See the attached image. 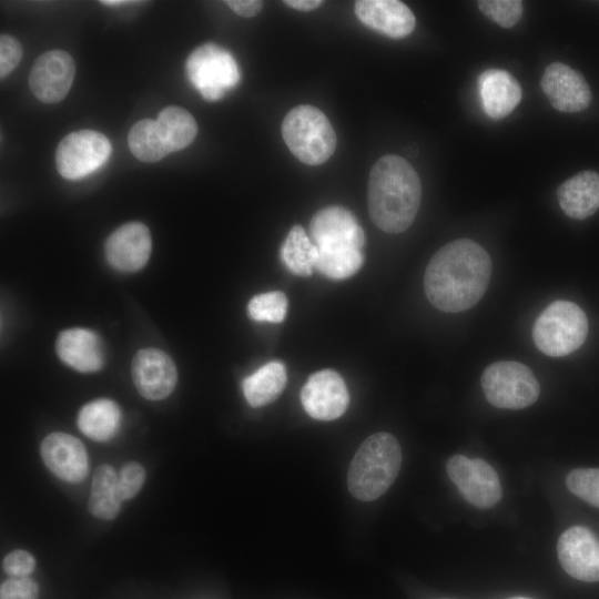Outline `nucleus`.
Wrapping results in <instances>:
<instances>
[{
	"mask_svg": "<svg viewBox=\"0 0 599 599\" xmlns=\"http://www.w3.org/2000/svg\"><path fill=\"white\" fill-rule=\"evenodd\" d=\"M75 74V64L70 53L49 50L33 63L29 85L33 95L43 103H57L68 94Z\"/></svg>",
	"mask_w": 599,
	"mask_h": 599,
	"instance_id": "11",
	"label": "nucleus"
},
{
	"mask_svg": "<svg viewBox=\"0 0 599 599\" xmlns=\"http://www.w3.org/2000/svg\"><path fill=\"white\" fill-rule=\"evenodd\" d=\"M131 372L138 392L151 400L167 397L177 380L173 361L166 353L156 348L139 351L133 357Z\"/></svg>",
	"mask_w": 599,
	"mask_h": 599,
	"instance_id": "15",
	"label": "nucleus"
},
{
	"mask_svg": "<svg viewBox=\"0 0 599 599\" xmlns=\"http://www.w3.org/2000/svg\"><path fill=\"white\" fill-rule=\"evenodd\" d=\"M111 152V143L104 134L94 130L74 131L57 146V170L67 180L82 179L101 167Z\"/></svg>",
	"mask_w": 599,
	"mask_h": 599,
	"instance_id": "8",
	"label": "nucleus"
},
{
	"mask_svg": "<svg viewBox=\"0 0 599 599\" xmlns=\"http://www.w3.org/2000/svg\"><path fill=\"white\" fill-rule=\"evenodd\" d=\"M354 11L363 24L393 39L409 35L416 27L412 10L398 0H358Z\"/></svg>",
	"mask_w": 599,
	"mask_h": 599,
	"instance_id": "18",
	"label": "nucleus"
},
{
	"mask_svg": "<svg viewBox=\"0 0 599 599\" xmlns=\"http://www.w3.org/2000/svg\"><path fill=\"white\" fill-rule=\"evenodd\" d=\"M102 4L109 6V7H119L124 4H131V3H139L136 1H122V0H103L101 1Z\"/></svg>",
	"mask_w": 599,
	"mask_h": 599,
	"instance_id": "38",
	"label": "nucleus"
},
{
	"mask_svg": "<svg viewBox=\"0 0 599 599\" xmlns=\"http://www.w3.org/2000/svg\"><path fill=\"white\" fill-rule=\"evenodd\" d=\"M588 319L577 304L556 301L537 317L532 327L536 347L551 357H561L577 351L586 341Z\"/></svg>",
	"mask_w": 599,
	"mask_h": 599,
	"instance_id": "5",
	"label": "nucleus"
},
{
	"mask_svg": "<svg viewBox=\"0 0 599 599\" xmlns=\"http://www.w3.org/2000/svg\"><path fill=\"white\" fill-rule=\"evenodd\" d=\"M317 248L301 225H294L282 247L281 258L295 275L309 276L317 261Z\"/></svg>",
	"mask_w": 599,
	"mask_h": 599,
	"instance_id": "26",
	"label": "nucleus"
},
{
	"mask_svg": "<svg viewBox=\"0 0 599 599\" xmlns=\"http://www.w3.org/2000/svg\"><path fill=\"white\" fill-rule=\"evenodd\" d=\"M286 380L284 365L275 361L268 362L243 380V393L251 406H265L280 396Z\"/></svg>",
	"mask_w": 599,
	"mask_h": 599,
	"instance_id": "23",
	"label": "nucleus"
},
{
	"mask_svg": "<svg viewBox=\"0 0 599 599\" xmlns=\"http://www.w3.org/2000/svg\"><path fill=\"white\" fill-rule=\"evenodd\" d=\"M131 153L142 162H156L170 152L156 120L142 119L133 124L128 135Z\"/></svg>",
	"mask_w": 599,
	"mask_h": 599,
	"instance_id": "27",
	"label": "nucleus"
},
{
	"mask_svg": "<svg viewBox=\"0 0 599 599\" xmlns=\"http://www.w3.org/2000/svg\"><path fill=\"white\" fill-rule=\"evenodd\" d=\"M402 465V448L389 433L367 437L355 453L347 473L353 497L372 501L385 494L395 481Z\"/></svg>",
	"mask_w": 599,
	"mask_h": 599,
	"instance_id": "3",
	"label": "nucleus"
},
{
	"mask_svg": "<svg viewBox=\"0 0 599 599\" xmlns=\"http://www.w3.org/2000/svg\"><path fill=\"white\" fill-rule=\"evenodd\" d=\"M315 268L332 280L354 275L363 265L362 250L317 251Z\"/></svg>",
	"mask_w": 599,
	"mask_h": 599,
	"instance_id": "28",
	"label": "nucleus"
},
{
	"mask_svg": "<svg viewBox=\"0 0 599 599\" xmlns=\"http://www.w3.org/2000/svg\"><path fill=\"white\" fill-rule=\"evenodd\" d=\"M558 559L564 570L575 579L599 581V539L582 526L565 530L557 542Z\"/></svg>",
	"mask_w": 599,
	"mask_h": 599,
	"instance_id": "13",
	"label": "nucleus"
},
{
	"mask_svg": "<svg viewBox=\"0 0 599 599\" xmlns=\"http://www.w3.org/2000/svg\"><path fill=\"white\" fill-rule=\"evenodd\" d=\"M422 201V183L412 164L395 154L373 165L367 191L368 213L382 231L398 234L414 222Z\"/></svg>",
	"mask_w": 599,
	"mask_h": 599,
	"instance_id": "2",
	"label": "nucleus"
},
{
	"mask_svg": "<svg viewBox=\"0 0 599 599\" xmlns=\"http://www.w3.org/2000/svg\"><path fill=\"white\" fill-rule=\"evenodd\" d=\"M478 89L485 112L493 119L510 114L522 97L517 79L502 69H487L478 78Z\"/></svg>",
	"mask_w": 599,
	"mask_h": 599,
	"instance_id": "19",
	"label": "nucleus"
},
{
	"mask_svg": "<svg viewBox=\"0 0 599 599\" xmlns=\"http://www.w3.org/2000/svg\"><path fill=\"white\" fill-rule=\"evenodd\" d=\"M301 402L311 417L333 420L347 409L349 395L338 373L323 369L308 377L301 390Z\"/></svg>",
	"mask_w": 599,
	"mask_h": 599,
	"instance_id": "12",
	"label": "nucleus"
},
{
	"mask_svg": "<svg viewBox=\"0 0 599 599\" xmlns=\"http://www.w3.org/2000/svg\"><path fill=\"white\" fill-rule=\"evenodd\" d=\"M566 484L573 495L599 508V468L573 469L568 474Z\"/></svg>",
	"mask_w": 599,
	"mask_h": 599,
	"instance_id": "30",
	"label": "nucleus"
},
{
	"mask_svg": "<svg viewBox=\"0 0 599 599\" xmlns=\"http://www.w3.org/2000/svg\"><path fill=\"white\" fill-rule=\"evenodd\" d=\"M558 203L570 219L585 220L599 209V174L579 172L566 180L557 190Z\"/></svg>",
	"mask_w": 599,
	"mask_h": 599,
	"instance_id": "21",
	"label": "nucleus"
},
{
	"mask_svg": "<svg viewBox=\"0 0 599 599\" xmlns=\"http://www.w3.org/2000/svg\"><path fill=\"white\" fill-rule=\"evenodd\" d=\"M39 587L29 577H11L0 587V599H38Z\"/></svg>",
	"mask_w": 599,
	"mask_h": 599,
	"instance_id": "33",
	"label": "nucleus"
},
{
	"mask_svg": "<svg viewBox=\"0 0 599 599\" xmlns=\"http://www.w3.org/2000/svg\"><path fill=\"white\" fill-rule=\"evenodd\" d=\"M57 353L70 367L91 373L103 365L101 342L95 333L84 328H70L60 333L57 339Z\"/></svg>",
	"mask_w": 599,
	"mask_h": 599,
	"instance_id": "20",
	"label": "nucleus"
},
{
	"mask_svg": "<svg viewBox=\"0 0 599 599\" xmlns=\"http://www.w3.org/2000/svg\"><path fill=\"white\" fill-rule=\"evenodd\" d=\"M152 238L148 226L129 222L118 227L105 241L104 252L109 264L122 272H135L148 262Z\"/></svg>",
	"mask_w": 599,
	"mask_h": 599,
	"instance_id": "16",
	"label": "nucleus"
},
{
	"mask_svg": "<svg viewBox=\"0 0 599 599\" xmlns=\"http://www.w3.org/2000/svg\"><path fill=\"white\" fill-rule=\"evenodd\" d=\"M480 384L486 399L497 408L522 409L539 397L540 386L531 369L515 361H500L484 370Z\"/></svg>",
	"mask_w": 599,
	"mask_h": 599,
	"instance_id": "6",
	"label": "nucleus"
},
{
	"mask_svg": "<svg viewBox=\"0 0 599 599\" xmlns=\"http://www.w3.org/2000/svg\"><path fill=\"white\" fill-rule=\"evenodd\" d=\"M186 73L191 83L207 101L222 99L241 78L233 55L212 42L202 44L189 55Z\"/></svg>",
	"mask_w": 599,
	"mask_h": 599,
	"instance_id": "7",
	"label": "nucleus"
},
{
	"mask_svg": "<svg viewBox=\"0 0 599 599\" xmlns=\"http://www.w3.org/2000/svg\"><path fill=\"white\" fill-rule=\"evenodd\" d=\"M509 599H530V598H525V597H512V598H509Z\"/></svg>",
	"mask_w": 599,
	"mask_h": 599,
	"instance_id": "39",
	"label": "nucleus"
},
{
	"mask_svg": "<svg viewBox=\"0 0 599 599\" xmlns=\"http://www.w3.org/2000/svg\"><path fill=\"white\" fill-rule=\"evenodd\" d=\"M22 47L18 39L10 34L0 35V78L8 77L22 59Z\"/></svg>",
	"mask_w": 599,
	"mask_h": 599,
	"instance_id": "34",
	"label": "nucleus"
},
{
	"mask_svg": "<svg viewBox=\"0 0 599 599\" xmlns=\"http://www.w3.org/2000/svg\"><path fill=\"white\" fill-rule=\"evenodd\" d=\"M156 123L171 153L189 146L197 134V124L193 115L176 105L163 109L158 115Z\"/></svg>",
	"mask_w": 599,
	"mask_h": 599,
	"instance_id": "25",
	"label": "nucleus"
},
{
	"mask_svg": "<svg viewBox=\"0 0 599 599\" xmlns=\"http://www.w3.org/2000/svg\"><path fill=\"white\" fill-rule=\"evenodd\" d=\"M441 599H448V598H441Z\"/></svg>",
	"mask_w": 599,
	"mask_h": 599,
	"instance_id": "40",
	"label": "nucleus"
},
{
	"mask_svg": "<svg viewBox=\"0 0 599 599\" xmlns=\"http://www.w3.org/2000/svg\"><path fill=\"white\" fill-rule=\"evenodd\" d=\"M225 3L238 16L251 18L256 16L263 8L260 0H227Z\"/></svg>",
	"mask_w": 599,
	"mask_h": 599,
	"instance_id": "36",
	"label": "nucleus"
},
{
	"mask_svg": "<svg viewBox=\"0 0 599 599\" xmlns=\"http://www.w3.org/2000/svg\"><path fill=\"white\" fill-rule=\"evenodd\" d=\"M477 4L484 16L502 28L514 27L524 11L520 0H480Z\"/></svg>",
	"mask_w": 599,
	"mask_h": 599,
	"instance_id": "31",
	"label": "nucleus"
},
{
	"mask_svg": "<svg viewBox=\"0 0 599 599\" xmlns=\"http://www.w3.org/2000/svg\"><path fill=\"white\" fill-rule=\"evenodd\" d=\"M247 312L254 321L281 323L286 316L287 298L281 291L262 293L251 298Z\"/></svg>",
	"mask_w": 599,
	"mask_h": 599,
	"instance_id": "29",
	"label": "nucleus"
},
{
	"mask_svg": "<svg viewBox=\"0 0 599 599\" xmlns=\"http://www.w3.org/2000/svg\"><path fill=\"white\" fill-rule=\"evenodd\" d=\"M2 567L4 572L11 577H28L34 570L35 560L30 552L18 549L4 557Z\"/></svg>",
	"mask_w": 599,
	"mask_h": 599,
	"instance_id": "35",
	"label": "nucleus"
},
{
	"mask_svg": "<svg viewBox=\"0 0 599 599\" xmlns=\"http://www.w3.org/2000/svg\"><path fill=\"white\" fill-rule=\"evenodd\" d=\"M121 502L118 494V474L110 465L98 466L92 479L89 511L97 518L110 520L118 516Z\"/></svg>",
	"mask_w": 599,
	"mask_h": 599,
	"instance_id": "24",
	"label": "nucleus"
},
{
	"mask_svg": "<svg viewBox=\"0 0 599 599\" xmlns=\"http://www.w3.org/2000/svg\"><path fill=\"white\" fill-rule=\"evenodd\" d=\"M491 276L487 251L469 238L441 246L430 258L424 274L425 294L430 304L446 313L475 306L484 296Z\"/></svg>",
	"mask_w": 599,
	"mask_h": 599,
	"instance_id": "1",
	"label": "nucleus"
},
{
	"mask_svg": "<svg viewBox=\"0 0 599 599\" xmlns=\"http://www.w3.org/2000/svg\"><path fill=\"white\" fill-rule=\"evenodd\" d=\"M446 471L463 498L475 507L490 508L502 496L496 470L480 458L454 455L446 464Z\"/></svg>",
	"mask_w": 599,
	"mask_h": 599,
	"instance_id": "9",
	"label": "nucleus"
},
{
	"mask_svg": "<svg viewBox=\"0 0 599 599\" xmlns=\"http://www.w3.org/2000/svg\"><path fill=\"white\" fill-rule=\"evenodd\" d=\"M40 454L48 469L64 481L79 483L88 475L87 450L81 440L72 435H48L41 443Z\"/></svg>",
	"mask_w": 599,
	"mask_h": 599,
	"instance_id": "17",
	"label": "nucleus"
},
{
	"mask_svg": "<svg viewBox=\"0 0 599 599\" xmlns=\"http://www.w3.org/2000/svg\"><path fill=\"white\" fill-rule=\"evenodd\" d=\"M282 135L293 155L308 165L323 164L336 148V134L329 120L308 104L287 112L282 122Z\"/></svg>",
	"mask_w": 599,
	"mask_h": 599,
	"instance_id": "4",
	"label": "nucleus"
},
{
	"mask_svg": "<svg viewBox=\"0 0 599 599\" xmlns=\"http://www.w3.org/2000/svg\"><path fill=\"white\" fill-rule=\"evenodd\" d=\"M309 233L317 251L362 250L365 235L355 215L338 205L316 212Z\"/></svg>",
	"mask_w": 599,
	"mask_h": 599,
	"instance_id": "10",
	"label": "nucleus"
},
{
	"mask_svg": "<svg viewBox=\"0 0 599 599\" xmlns=\"http://www.w3.org/2000/svg\"><path fill=\"white\" fill-rule=\"evenodd\" d=\"M121 422L119 406L111 399L100 398L85 404L78 414V427L89 438L97 441L111 439Z\"/></svg>",
	"mask_w": 599,
	"mask_h": 599,
	"instance_id": "22",
	"label": "nucleus"
},
{
	"mask_svg": "<svg viewBox=\"0 0 599 599\" xmlns=\"http://www.w3.org/2000/svg\"><path fill=\"white\" fill-rule=\"evenodd\" d=\"M540 88L552 108L561 112H579L591 102V90L583 75L561 62L546 67Z\"/></svg>",
	"mask_w": 599,
	"mask_h": 599,
	"instance_id": "14",
	"label": "nucleus"
},
{
	"mask_svg": "<svg viewBox=\"0 0 599 599\" xmlns=\"http://www.w3.org/2000/svg\"><path fill=\"white\" fill-rule=\"evenodd\" d=\"M144 480L145 469L141 464L135 461L124 464L118 474V494L121 501L133 498Z\"/></svg>",
	"mask_w": 599,
	"mask_h": 599,
	"instance_id": "32",
	"label": "nucleus"
},
{
	"mask_svg": "<svg viewBox=\"0 0 599 599\" xmlns=\"http://www.w3.org/2000/svg\"><path fill=\"white\" fill-rule=\"evenodd\" d=\"M283 3L300 11H312L318 8L323 3V1L321 0H286V1H283Z\"/></svg>",
	"mask_w": 599,
	"mask_h": 599,
	"instance_id": "37",
	"label": "nucleus"
}]
</instances>
